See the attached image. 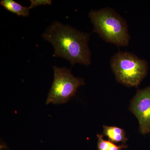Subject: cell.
Wrapping results in <instances>:
<instances>
[{"label":"cell","mask_w":150,"mask_h":150,"mask_svg":"<svg viewBox=\"0 0 150 150\" xmlns=\"http://www.w3.org/2000/svg\"><path fill=\"white\" fill-rule=\"evenodd\" d=\"M30 5L28 7L30 9L40 6L50 5L52 4L51 0H30Z\"/></svg>","instance_id":"9"},{"label":"cell","mask_w":150,"mask_h":150,"mask_svg":"<svg viewBox=\"0 0 150 150\" xmlns=\"http://www.w3.org/2000/svg\"><path fill=\"white\" fill-rule=\"evenodd\" d=\"M90 36L89 33L56 21L42 34L43 39L53 45L54 57L66 59L72 66L77 64L88 66L91 64Z\"/></svg>","instance_id":"1"},{"label":"cell","mask_w":150,"mask_h":150,"mask_svg":"<svg viewBox=\"0 0 150 150\" xmlns=\"http://www.w3.org/2000/svg\"><path fill=\"white\" fill-rule=\"evenodd\" d=\"M130 110L137 117L142 134L150 133V87L139 90L131 100Z\"/></svg>","instance_id":"5"},{"label":"cell","mask_w":150,"mask_h":150,"mask_svg":"<svg viewBox=\"0 0 150 150\" xmlns=\"http://www.w3.org/2000/svg\"><path fill=\"white\" fill-rule=\"evenodd\" d=\"M54 79L46 104L65 103L74 96L78 88L85 84L82 78L76 77L66 67L54 66Z\"/></svg>","instance_id":"4"},{"label":"cell","mask_w":150,"mask_h":150,"mask_svg":"<svg viewBox=\"0 0 150 150\" xmlns=\"http://www.w3.org/2000/svg\"><path fill=\"white\" fill-rule=\"evenodd\" d=\"M110 64L117 81L128 87H138L147 74L146 62L131 52L119 51Z\"/></svg>","instance_id":"3"},{"label":"cell","mask_w":150,"mask_h":150,"mask_svg":"<svg viewBox=\"0 0 150 150\" xmlns=\"http://www.w3.org/2000/svg\"><path fill=\"white\" fill-rule=\"evenodd\" d=\"M0 4L6 10L18 16L25 17L29 16L30 9L13 0H2Z\"/></svg>","instance_id":"6"},{"label":"cell","mask_w":150,"mask_h":150,"mask_svg":"<svg viewBox=\"0 0 150 150\" xmlns=\"http://www.w3.org/2000/svg\"><path fill=\"white\" fill-rule=\"evenodd\" d=\"M88 16L93 32L106 42L118 46H128L131 37L126 20L109 7L92 10Z\"/></svg>","instance_id":"2"},{"label":"cell","mask_w":150,"mask_h":150,"mask_svg":"<svg viewBox=\"0 0 150 150\" xmlns=\"http://www.w3.org/2000/svg\"><path fill=\"white\" fill-rule=\"evenodd\" d=\"M103 134L111 142L125 143L128 140L126 137V132L121 128L115 126H103Z\"/></svg>","instance_id":"7"},{"label":"cell","mask_w":150,"mask_h":150,"mask_svg":"<svg viewBox=\"0 0 150 150\" xmlns=\"http://www.w3.org/2000/svg\"><path fill=\"white\" fill-rule=\"evenodd\" d=\"M98 150H121L123 148H126V145H121L120 146L113 144L109 141L103 139V136L101 134H98Z\"/></svg>","instance_id":"8"}]
</instances>
